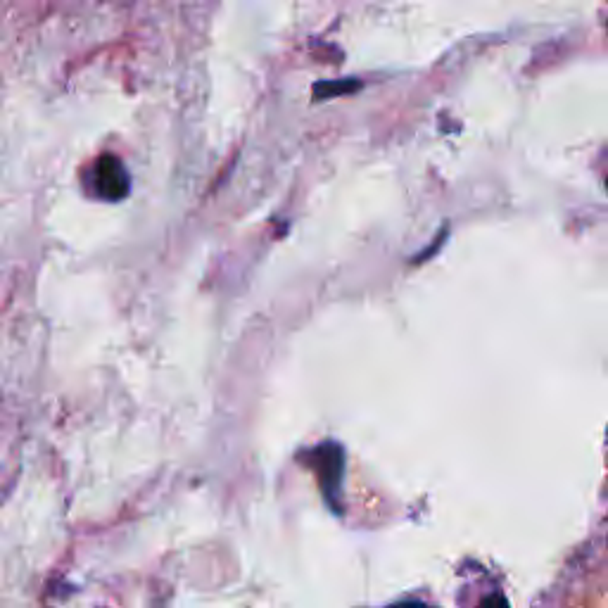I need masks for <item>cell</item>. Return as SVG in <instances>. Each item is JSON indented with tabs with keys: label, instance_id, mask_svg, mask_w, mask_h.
<instances>
[{
	"label": "cell",
	"instance_id": "6da1fadb",
	"mask_svg": "<svg viewBox=\"0 0 608 608\" xmlns=\"http://www.w3.org/2000/svg\"><path fill=\"white\" fill-rule=\"evenodd\" d=\"M312 466L319 475L321 490L331 506L338 502L340 487H342V471H345V454L335 442H323L312 452ZM338 509V504H335Z\"/></svg>",
	"mask_w": 608,
	"mask_h": 608
},
{
	"label": "cell",
	"instance_id": "7a4b0ae2",
	"mask_svg": "<svg viewBox=\"0 0 608 608\" xmlns=\"http://www.w3.org/2000/svg\"><path fill=\"white\" fill-rule=\"evenodd\" d=\"M93 188L107 202H117L129 195L131 179L124 162L114 155H103L93 167Z\"/></svg>",
	"mask_w": 608,
	"mask_h": 608
},
{
	"label": "cell",
	"instance_id": "3957f363",
	"mask_svg": "<svg viewBox=\"0 0 608 608\" xmlns=\"http://www.w3.org/2000/svg\"><path fill=\"white\" fill-rule=\"evenodd\" d=\"M361 88V81L357 79H335V81H319L314 86V100H328V98H340V95L357 93Z\"/></svg>",
	"mask_w": 608,
	"mask_h": 608
}]
</instances>
